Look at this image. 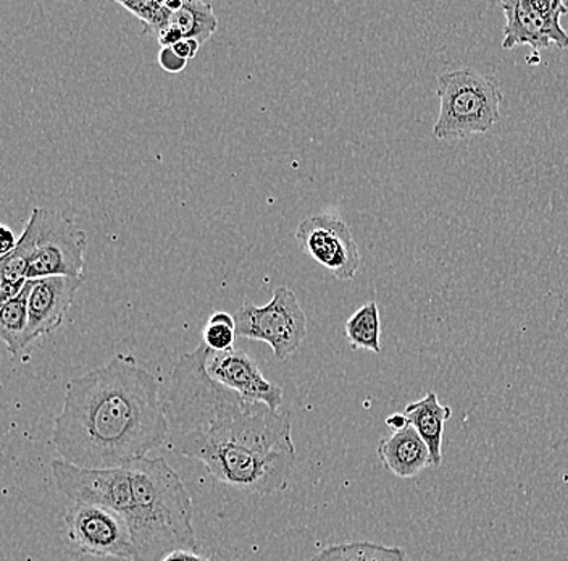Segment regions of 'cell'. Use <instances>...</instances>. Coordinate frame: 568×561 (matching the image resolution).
I'll return each instance as SVG.
<instances>
[{"mask_svg": "<svg viewBox=\"0 0 568 561\" xmlns=\"http://www.w3.org/2000/svg\"><path fill=\"white\" fill-rule=\"evenodd\" d=\"M212 353L201 343L173 365L163 400L166 445L201 461L229 488L248 495L278 492L297 463L291 414L252 403L213 381L207 371Z\"/></svg>", "mask_w": 568, "mask_h": 561, "instance_id": "obj_1", "label": "cell"}, {"mask_svg": "<svg viewBox=\"0 0 568 561\" xmlns=\"http://www.w3.org/2000/svg\"><path fill=\"white\" fill-rule=\"evenodd\" d=\"M159 381L130 354L67 383L53 419L52 445L62 460L89 470L123 468L169 442Z\"/></svg>", "mask_w": 568, "mask_h": 561, "instance_id": "obj_2", "label": "cell"}, {"mask_svg": "<svg viewBox=\"0 0 568 561\" xmlns=\"http://www.w3.org/2000/svg\"><path fill=\"white\" fill-rule=\"evenodd\" d=\"M131 479L133 561H162L170 553L197 552L190 490L163 458L126 464Z\"/></svg>", "mask_w": 568, "mask_h": 561, "instance_id": "obj_3", "label": "cell"}, {"mask_svg": "<svg viewBox=\"0 0 568 561\" xmlns=\"http://www.w3.org/2000/svg\"><path fill=\"white\" fill-rule=\"evenodd\" d=\"M439 113L433 134L442 141H462L485 134L499 122L504 94L491 74L460 69L438 78Z\"/></svg>", "mask_w": 568, "mask_h": 561, "instance_id": "obj_4", "label": "cell"}, {"mask_svg": "<svg viewBox=\"0 0 568 561\" xmlns=\"http://www.w3.org/2000/svg\"><path fill=\"white\" fill-rule=\"evenodd\" d=\"M233 315L237 337L270 344L280 361L296 353L307 335L304 309L286 285L276 287L265 307L244 303Z\"/></svg>", "mask_w": 568, "mask_h": 561, "instance_id": "obj_5", "label": "cell"}, {"mask_svg": "<svg viewBox=\"0 0 568 561\" xmlns=\"http://www.w3.org/2000/svg\"><path fill=\"white\" fill-rule=\"evenodd\" d=\"M88 233L65 212L42 208L41 227L28 280L83 277Z\"/></svg>", "mask_w": 568, "mask_h": 561, "instance_id": "obj_6", "label": "cell"}, {"mask_svg": "<svg viewBox=\"0 0 568 561\" xmlns=\"http://www.w3.org/2000/svg\"><path fill=\"white\" fill-rule=\"evenodd\" d=\"M67 539L83 555L133 561L130 524L109 508L71 503L65 513Z\"/></svg>", "mask_w": 568, "mask_h": 561, "instance_id": "obj_7", "label": "cell"}, {"mask_svg": "<svg viewBox=\"0 0 568 561\" xmlns=\"http://www.w3.org/2000/svg\"><path fill=\"white\" fill-rule=\"evenodd\" d=\"M296 240L301 251L337 280H353L361 268V251L349 226L339 216L317 214L302 220Z\"/></svg>", "mask_w": 568, "mask_h": 561, "instance_id": "obj_8", "label": "cell"}, {"mask_svg": "<svg viewBox=\"0 0 568 561\" xmlns=\"http://www.w3.org/2000/svg\"><path fill=\"white\" fill-rule=\"evenodd\" d=\"M57 489L71 503L109 508L128 518L131 510V479L126 467L89 470L65 460L51 463ZM128 521V520H126Z\"/></svg>", "mask_w": 568, "mask_h": 561, "instance_id": "obj_9", "label": "cell"}, {"mask_svg": "<svg viewBox=\"0 0 568 561\" xmlns=\"http://www.w3.org/2000/svg\"><path fill=\"white\" fill-rule=\"evenodd\" d=\"M499 7L506 17L504 49L527 44L538 54L539 49L550 44L568 48V33L560 27V19L568 13L562 0H507Z\"/></svg>", "mask_w": 568, "mask_h": 561, "instance_id": "obj_10", "label": "cell"}, {"mask_svg": "<svg viewBox=\"0 0 568 561\" xmlns=\"http://www.w3.org/2000/svg\"><path fill=\"white\" fill-rule=\"evenodd\" d=\"M207 371L213 381L240 393L244 400L264 403L272 410L280 411L284 397L282 387L266 381L257 362L244 351L212 353L209 358Z\"/></svg>", "mask_w": 568, "mask_h": 561, "instance_id": "obj_11", "label": "cell"}, {"mask_svg": "<svg viewBox=\"0 0 568 561\" xmlns=\"http://www.w3.org/2000/svg\"><path fill=\"white\" fill-rule=\"evenodd\" d=\"M84 277H48L34 280L30 294L27 347L62 325Z\"/></svg>", "mask_w": 568, "mask_h": 561, "instance_id": "obj_12", "label": "cell"}, {"mask_svg": "<svg viewBox=\"0 0 568 561\" xmlns=\"http://www.w3.org/2000/svg\"><path fill=\"white\" fill-rule=\"evenodd\" d=\"M379 461L383 467L400 479H412L432 467V454L418 432L412 425L397 429L378 443Z\"/></svg>", "mask_w": 568, "mask_h": 561, "instance_id": "obj_13", "label": "cell"}, {"mask_svg": "<svg viewBox=\"0 0 568 561\" xmlns=\"http://www.w3.org/2000/svg\"><path fill=\"white\" fill-rule=\"evenodd\" d=\"M219 28V19L212 3L201 0H184L178 12L170 13L169 21L158 34L160 48H172L183 39L205 42Z\"/></svg>", "mask_w": 568, "mask_h": 561, "instance_id": "obj_14", "label": "cell"}, {"mask_svg": "<svg viewBox=\"0 0 568 561\" xmlns=\"http://www.w3.org/2000/svg\"><path fill=\"white\" fill-rule=\"evenodd\" d=\"M42 208H34L24 227L23 236L18 240L16 250L6 258H0V301L13 300L23 291L28 282L31 256L34 253L41 227Z\"/></svg>", "mask_w": 568, "mask_h": 561, "instance_id": "obj_15", "label": "cell"}, {"mask_svg": "<svg viewBox=\"0 0 568 561\" xmlns=\"http://www.w3.org/2000/svg\"><path fill=\"white\" fill-rule=\"evenodd\" d=\"M404 414L428 447L433 468L442 467L444 428L453 410L443 404L435 392H429L424 399L408 403Z\"/></svg>", "mask_w": 568, "mask_h": 561, "instance_id": "obj_16", "label": "cell"}, {"mask_svg": "<svg viewBox=\"0 0 568 561\" xmlns=\"http://www.w3.org/2000/svg\"><path fill=\"white\" fill-rule=\"evenodd\" d=\"M33 285L34 280H28L23 291L0 308V337L7 344L9 353L16 358H20L28 348L27 333L30 324L28 303H30Z\"/></svg>", "mask_w": 568, "mask_h": 561, "instance_id": "obj_17", "label": "cell"}, {"mask_svg": "<svg viewBox=\"0 0 568 561\" xmlns=\"http://www.w3.org/2000/svg\"><path fill=\"white\" fill-rule=\"evenodd\" d=\"M347 342L354 350L372 351L378 354L382 351V321L376 301L357 309L344 325Z\"/></svg>", "mask_w": 568, "mask_h": 561, "instance_id": "obj_18", "label": "cell"}, {"mask_svg": "<svg viewBox=\"0 0 568 561\" xmlns=\"http://www.w3.org/2000/svg\"><path fill=\"white\" fill-rule=\"evenodd\" d=\"M311 561H406V552L382 543L347 542L325 547Z\"/></svg>", "mask_w": 568, "mask_h": 561, "instance_id": "obj_19", "label": "cell"}, {"mask_svg": "<svg viewBox=\"0 0 568 561\" xmlns=\"http://www.w3.org/2000/svg\"><path fill=\"white\" fill-rule=\"evenodd\" d=\"M236 339L234 315L226 311L215 312L202 330V343L213 353H231Z\"/></svg>", "mask_w": 568, "mask_h": 561, "instance_id": "obj_20", "label": "cell"}, {"mask_svg": "<svg viewBox=\"0 0 568 561\" xmlns=\"http://www.w3.org/2000/svg\"><path fill=\"white\" fill-rule=\"evenodd\" d=\"M119 6L142 21V24H144L142 34L144 37L154 39L165 27L170 13H172L162 0H140V2H122V0H119Z\"/></svg>", "mask_w": 568, "mask_h": 561, "instance_id": "obj_21", "label": "cell"}, {"mask_svg": "<svg viewBox=\"0 0 568 561\" xmlns=\"http://www.w3.org/2000/svg\"><path fill=\"white\" fill-rule=\"evenodd\" d=\"M159 66L162 67L165 72L181 73L186 69L187 62L181 59L172 48H160Z\"/></svg>", "mask_w": 568, "mask_h": 561, "instance_id": "obj_22", "label": "cell"}, {"mask_svg": "<svg viewBox=\"0 0 568 561\" xmlns=\"http://www.w3.org/2000/svg\"><path fill=\"white\" fill-rule=\"evenodd\" d=\"M199 48H201V42L195 41V39H183V41L172 46L173 51H175L181 59L186 60V62L197 57Z\"/></svg>", "mask_w": 568, "mask_h": 561, "instance_id": "obj_23", "label": "cell"}, {"mask_svg": "<svg viewBox=\"0 0 568 561\" xmlns=\"http://www.w3.org/2000/svg\"><path fill=\"white\" fill-rule=\"evenodd\" d=\"M18 240L12 229L2 223L0 227V258H6L16 250Z\"/></svg>", "mask_w": 568, "mask_h": 561, "instance_id": "obj_24", "label": "cell"}, {"mask_svg": "<svg viewBox=\"0 0 568 561\" xmlns=\"http://www.w3.org/2000/svg\"><path fill=\"white\" fill-rule=\"evenodd\" d=\"M162 561H212L209 560L207 557L199 555L197 552H181L170 553L169 557H165Z\"/></svg>", "mask_w": 568, "mask_h": 561, "instance_id": "obj_25", "label": "cell"}, {"mask_svg": "<svg viewBox=\"0 0 568 561\" xmlns=\"http://www.w3.org/2000/svg\"><path fill=\"white\" fill-rule=\"evenodd\" d=\"M386 424H388L389 428H393V431H397V429L407 428V425H410V422H408L406 414L396 413L386 419Z\"/></svg>", "mask_w": 568, "mask_h": 561, "instance_id": "obj_26", "label": "cell"}]
</instances>
